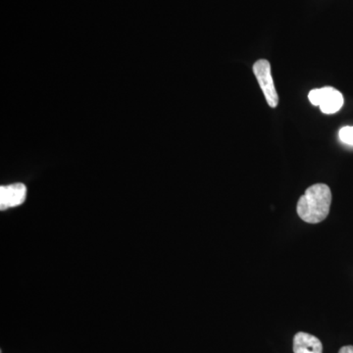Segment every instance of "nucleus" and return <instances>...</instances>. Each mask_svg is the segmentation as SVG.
Masks as SVG:
<instances>
[{
    "label": "nucleus",
    "instance_id": "f257e3e1",
    "mask_svg": "<svg viewBox=\"0 0 353 353\" xmlns=\"http://www.w3.org/2000/svg\"><path fill=\"white\" fill-rule=\"evenodd\" d=\"M331 203V189L325 183H316L299 199L297 214L304 222L317 224L328 217Z\"/></svg>",
    "mask_w": 353,
    "mask_h": 353
},
{
    "label": "nucleus",
    "instance_id": "f03ea898",
    "mask_svg": "<svg viewBox=\"0 0 353 353\" xmlns=\"http://www.w3.org/2000/svg\"><path fill=\"white\" fill-rule=\"evenodd\" d=\"M308 99L313 105L319 106L324 114L338 112L345 102L341 92L332 87L315 88L309 92Z\"/></svg>",
    "mask_w": 353,
    "mask_h": 353
},
{
    "label": "nucleus",
    "instance_id": "7ed1b4c3",
    "mask_svg": "<svg viewBox=\"0 0 353 353\" xmlns=\"http://www.w3.org/2000/svg\"><path fill=\"white\" fill-rule=\"evenodd\" d=\"M253 73L256 77L260 88L265 95L267 103L272 108H277L279 97L271 73V65L265 59H260L253 65Z\"/></svg>",
    "mask_w": 353,
    "mask_h": 353
},
{
    "label": "nucleus",
    "instance_id": "20e7f679",
    "mask_svg": "<svg viewBox=\"0 0 353 353\" xmlns=\"http://www.w3.org/2000/svg\"><path fill=\"white\" fill-rule=\"evenodd\" d=\"M27 197V188L24 183H16L0 187V210L17 208L24 203Z\"/></svg>",
    "mask_w": 353,
    "mask_h": 353
},
{
    "label": "nucleus",
    "instance_id": "39448f33",
    "mask_svg": "<svg viewBox=\"0 0 353 353\" xmlns=\"http://www.w3.org/2000/svg\"><path fill=\"white\" fill-rule=\"evenodd\" d=\"M294 353H323V345L313 334L299 332L294 336Z\"/></svg>",
    "mask_w": 353,
    "mask_h": 353
},
{
    "label": "nucleus",
    "instance_id": "423d86ee",
    "mask_svg": "<svg viewBox=\"0 0 353 353\" xmlns=\"http://www.w3.org/2000/svg\"><path fill=\"white\" fill-rule=\"evenodd\" d=\"M339 136L343 143L353 145V127H343Z\"/></svg>",
    "mask_w": 353,
    "mask_h": 353
},
{
    "label": "nucleus",
    "instance_id": "0eeeda50",
    "mask_svg": "<svg viewBox=\"0 0 353 353\" xmlns=\"http://www.w3.org/2000/svg\"><path fill=\"white\" fill-rule=\"evenodd\" d=\"M339 353H353V345H345L341 347Z\"/></svg>",
    "mask_w": 353,
    "mask_h": 353
}]
</instances>
